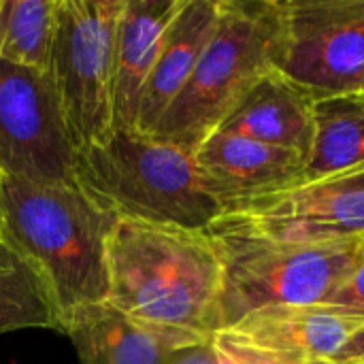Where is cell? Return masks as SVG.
<instances>
[{
  "label": "cell",
  "mask_w": 364,
  "mask_h": 364,
  "mask_svg": "<svg viewBox=\"0 0 364 364\" xmlns=\"http://www.w3.org/2000/svg\"><path fill=\"white\" fill-rule=\"evenodd\" d=\"M109 299L143 324L213 337L222 328V258L207 230L115 220Z\"/></svg>",
  "instance_id": "cell-1"
},
{
  "label": "cell",
  "mask_w": 364,
  "mask_h": 364,
  "mask_svg": "<svg viewBox=\"0 0 364 364\" xmlns=\"http://www.w3.org/2000/svg\"><path fill=\"white\" fill-rule=\"evenodd\" d=\"M113 222L73 179L32 183L0 173V239L45 286L60 333L79 309L109 299Z\"/></svg>",
  "instance_id": "cell-2"
},
{
  "label": "cell",
  "mask_w": 364,
  "mask_h": 364,
  "mask_svg": "<svg viewBox=\"0 0 364 364\" xmlns=\"http://www.w3.org/2000/svg\"><path fill=\"white\" fill-rule=\"evenodd\" d=\"M70 179L115 220L207 230L222 213L200 183L194 154L141 132L113 130L77 149Z\"/></svg>",
  "instance_id": "cell-3"
},
{
  "label": "cell",
  "mask_w": 364,
  "mask_h": 364,
  "mask_svg": "<svg viewBox=\"0 0 364 364\" xmlns=\"http://www.w3.org/2000/svg\"><path fill=\"white\" fill-rule=\"evenodd\" d=\"M279 49L277 0H220L215 30L151 136L194 154L220 130L247 92L277 68Z\"/></svg>",
  "instance_id": "cell-4"
},
{
  "label": "cell",
  "mask_w": 364,
  "mask_h": 364,
  "mask_svg": "<svg viewBox=\"0 0 364 364\" xmlns=\"http://www.w3.org/2000/svg\"><path fill=\"white\" fill-rule=\"evenodd\" d=\"M211 239L222 258V328L264 307L324 305L364 252V241L273 245Z\"/></svg>",
  "instance_id": "cell-5"
},
{
  "label": "cell",
  "mask_w": 364,
  "mask_h": 364,
  "mask_svg": "<svg viewBox=\"0 0 364 364\" xmlns=\"http://www.w3.org/2000/svg\"><path fill=\"white\" fill-rule=\"evenodd\" d=\"M207 232L273 245L364 241V164L232 203Z\"/></svg>",
  "instance_id": "cell-6"
},
{
  "label": "cell",
  "mask_w": 364,
  "mask_h": 364,
  "mask_svg": "<svg viewBox=\"0 0 364 364\" xmlns=\"http://www.w3.org/2000/svg\"><path fill=\"white\" fill-rule=\"evenodd\" d=\"M124 0H60L47 75L77 149L113 132L115 38Z\"/></svg>",
  "instance_id": "cell-7"
},
{
  "label": "cell",
  "mask_w": 364,
  "mask_h": 364,
  "mask_svg": "<svg viewBox=\"0 0 364 364\" xmlns=\"http://www.w3.org/2000/svg\"><path fill=\"white\" fill-rule=\"evenodd\" d=\"M277 70L316 100L354 94L364 75V0H277Z\"/></svg>",
  "instance_id": "cell-8"
},
{
  "label": "cell",
  "mask_w": 364,
  "mask_h": 364,
  "mask_svg": "<svg viewBox=\"0 0 364 364\" xmlns=\"http://www.w3.org/2000/svg\"><path fill=\"white\" fill-rule=\"evenodd\" d=\"M73 158L49 75L0 58V173L32 183L70 181Z\"/></svg>",
  "instance_id": "cell-9"
},
{
  "label": "cell",
  "mask_w": 364,
  "mask_h": 364,
  "mask_svg": "<svg viewBox=\"0 0 364 364\" xmlns=\"http://www.w3.org/2000/svg\"><path fill=\"white\" fill-rule=\"evenodd\" d=\"M364 318L331 305L256 309L213 335L226 364H316L328 360Z\"/></svg>",
  "instance_id": "cell-10"
},
{
  "label": "cell",
  "mask_w": 364,
  "mask_h": 364,
  "mask_svg": "<svg viewBox=\"0 0 364 364\" xmlns=\"http://www.w3.org/2000/svg\"><path fill=\"white\" fill-rule=\"evenodd\" d=\"M205 192L220 209L299 181L307 158L239 134L213 132L194 149Z\"/></svg>",
  "instance_id": "cell-11"
},
{
  "label": "cell",
  "mask_w": 364,
  "mask_h": 364,
  "mask_svg": "<svg viewBox=\"0 0 364 364\" xmlns=\"http://www.w3.org/2000/svg\"><path fill=\"white\" fill-rule=\"evenodd\" d=\"M62 333L73 341L81 364H166L173 352L213 339L143 324L109 303L79 309Z\"/></svg>",
  "instance_id": "cell-12"
},
{
  "label": "cell",
  "mask_w": 364,
  "mask_h": 364,
  "mask_svg": "<svg viewBox=\"0 0 364 364\" xmlns=\"http://www.w3.org/2000/svg\"><path fill=\"white\" fill-rule=\"evenodd\" d=\"M183 0H124L115 38L113 130L136 132L143 87Z\"/></svg>",
  "instance_id": "cell-13"
},
{
  "label": "cell",
  "mask_w": 364,
  "mask_h": 364,
  "mask_svg": "<svg viewBox=\"0 0 364 364\" xmlns=\"http://www.w3.org/2000/svg\"><path fill=\"white\" fill-rule=\"evenodd\" d=\"M218 132L309 158L316 134V98L275 68L247 92Z\"/></svg>",
  "instance_id": "cell-14"
},
{
  "label": "cell",
  "mask_w": 364,
  "mask_h": 364,
  "mask_svg": "<svg viewBox=\"0 0 364 364\" xmlns=\"http://www.w3.org/2000/svg\"><path fill=\"white\" fill-rule=\"evenodd\" d=\"M220 17V0H183L171 21L154 70L143 87L136 132L151 136L166 109L188 83Z\"/></svg>",
  "instance_id": "cell-15"
},
{
  "label": "cell",
  "mask_w": 364,
  "mask_h": 364,
  "mask_svg": "<svg viewBox=\"0 0 364 364\" xmlns=\"http://www.w3.org/2000/svg\"><path fill=\"white\" fill-rule=\"evenodd\" d=\"M364 164V94L316 100V134L301 179Z\"/></svg>",
  "instance_id": "cell-16"
},
{
  "label": "cell",
  "mask_w": 364,
  "mask_h": 364,
  "mask_svg": "<svg viewBox=\"0 0 364 364\" xmlns=\"http://www.w3.org/2000/svg\"><path fill=\"white\" fill-rule=\"evenodd\" d=\"M60 0H0V58L47 73Z\"/></svg>",
  "instance_id": "cell-17"
},
{
  "label": "cell",
  "mask_w": 364,
  "mask_h": 364,
  "mask_svg": "<svg viewBox=\"0 0 364 364\" xmlns=\"http://www.w3.org/2000/svg\"><path fill=\"white\" fill-rule=\"evenodd\" d=\"M21 328L60 331V324L41 279L0 239V335Z\"/></svg>",
  "instance_id": "cell-18"
},
{
  "label": "cell",
  "mask_w": 364,
  "mask_h": 364,
  "mask_svg": "<svg viewBox=\"0 0 364 364\" xmlns=\"http://www.w3.org/2000/svg\"><path fill=\"white\" fill-rule=\"evenodd\" d=\"M324 305H331V307L364 318V252L360 260L356 262L354 271L350 273V277L339 286V290L333 296L326 299Z\"/></svg>",
  "instance_id": "cell-19"
},
{
  "label": "cell",
  "mask_w": 364,
  "mask_h": 364,
  "mask_svg": "<svg viewBox=\"0 0 364 364\" xmlns=\"http://www.w3.org/2000/svg\"><path fill=\"white\" fill-rule=\"evenodd\" d=\"M166 364H226V360L215 348L213 339H209V341L194 343V346L173 352V356Z\"/></svg>",
  "instance_id": "cell-20"
},
{
  "label": "cell",
  "mask_w": 364,
  "mask_h": 364,
  "mask_svg": "<svg viewBox=\"0 0 364 364\" xmlns=\"http://www.w3.org/2000/svg\"><path fill=\"white\" fill-rule=\"evenodd\" d=\"M326 364H364V324L358 326Z\"/></svg>",
  "instance_id": "cell-21"
},
{
  "label": "cell",
  "mask_w": 364,
  "mask_h": 364,
  "mask_svg": "<svg viewBox=\"0 0 364 364\" xmlns=\"http://www.w3.org/2000/svg\"><path fill=\"white\" fill-rule=\"evenodd\" d=\"M358 92H364V75H363V79H360V83H358V90H356L354 94H358Z\"/></svg>",
  "instance_id": "cell-22"
},
{
  "label": "cell",
  "mask_w": 364,
  "mask_h": 364,
  "mask_svg": "<svg viewBox=\"0 0 364 364\" xmlns=\"http://www.w3.org/2000/svg\"><path fill=\"white\" fill-rule=\"evenodd\" d=\"M316 364H326V363H316Z\"/></svg>",
  "instance_id": "cell-23"
},
{
  "label": "cell",
  "mask_w": 364,
  "mask_h": 364,
  "mask_svg": "<svg viewBox=\"0 0 364 364\" xmlns=\"http://www.w3.org/2000/svg\"><path fill=\"white\" fill-rule=\"evenodd\" d=\"M363 94H364V92H363Z\"/></svg>",
  "instance_id": "cell-24"
}]
</instances>
